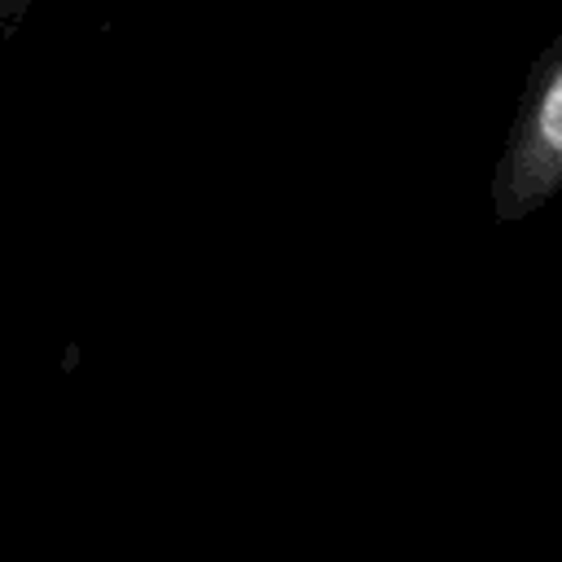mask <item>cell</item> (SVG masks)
<instances>
[{
	"instance_id": "obj_1",
	"label": "cell",
	"mask_w": 562,
	"mask_h": 562,
	"mask_svg": "<svg viewBox=\"0 0 562 562\" xmlns=\"http://www.w3.org/2000/svg\"><path fill=\"white\" fill-rule=\"evenodd\" d=\"M562 193V31L536 57L501 158L492 167V220L518 224Z\"/></svg>"
},
{
	"instance_id": "obj_2",
	"label": "cell",
	"mask_w": 562,
	"mask_h": 562,
	"mask_svg": "<svg viewBox=\"0 0 562 562\" xmlns=\"http://www.w3.org/2000/svg\"><path fill=\"white\" fill-rule=\"evenodd\" d=\"M40 4H44V0H0V40H4V35H13V31H18V26L40 9Z\"/></svg>"
}]
</instances>
